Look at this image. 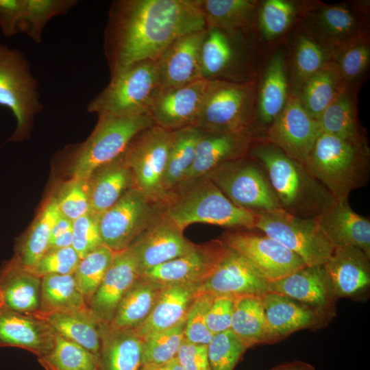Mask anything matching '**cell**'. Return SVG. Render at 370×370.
Returning a JSON list of instances; mask_svg holds the SVG:
<instances>
[{
    "instance_id": "6da1fadb",
    "label": "cell",
    "mask_w": 370,
    "mask_h": 370,
    "mask_svg": "<svg viewBox=\"0 0 370 370\" xmlns=\"http://www.w3.org/2000/svg\"><path fill=\"white\" fill-rule=\"evenodd\" d=\"M207 29L198 0H118L104 32L110 76L143 61H156L177 38Z\"/></svg>"
},
{
    "instance_id": "7a4b0ae2",
    "label": "cell",
    "mask_w": 370,
    "mask_h": 370,
    "mask_svg": "<svg viewBox=\"0 0 370 370\" xmlns=\"http://www.w3.org/2000/svg\"><path fill=\"white\" fill-rule=\"evenodd\" d=\"M248 156L264 171L282 210L300 218H315L336 201L306 166L276 146L262 140L251 145Z\"/></svg>"
},
{
    "instance_id": "3957f363",
    "label": "cell",
    "mask_w": 370,
    "mask_h": 370,
    "mask_svg": "<svg viewBox=\"0 0 370 370\" xmlns=\"http://www.w3.org/2000/svg\"><path fill=\"white\" fill-rule=\"evenodd\" d=\"M162 213L182 232L193 223L254 230L257 216L233 204L206 177L175 188L163 206Z\"/></svg>"
},
{
    "instance_id": "277c9868",
    "label": "cell",
    "mask_w": 370,
    "mask_h": 370,
    "mask_svg": "<svg viewBox=\"0 0 370 370\" xmlns=\"http://www.w3.org/2000/svg\"><path fill=\"white\" fill-rule=\"evenodd\" d=\"M304 165L336 201H347L350 193L369 179L367 138L349 139L321 132Z\"/></svg>"
},
{
    "instance_id": "5b68a950",
    "label": "cell",
    "mask_w": 370,
    "mask_h": 370,
    "mask_svg": "<svg viewBox=\"0 0 370 370\" xmlns=\"http://www.w3.org/2000/svg\"><path fill=\"white\" fill-rule=\"evenodd\" d=\"M256 31L228 32L207 28L201 48L202 78L247 82L258 79L265 58Z\"/></svg>"
},
{
    "instance_id": "8992f818",
    "label": "cell",
    "mask_w": 370,
    "mask_h": 370,
    "mask_svg": "<svg viewBox=\"0 0 370 370\" xmlns=\"http://www.w3.org/2000/svg\"><path fill=\"white\" fill-rule=\"evenodd\" d=\"M257 79L209 81L194 126L204 131L246 134L258 140L255 132Z\"/></svg>"
},
{
    "instance_id": "52a82bcc",
    "label": "cell",
    "mask_w": 370,
    "mask_h": 370,
    "mask_svg": "<svg viewBox=\"0 0 370 370\" xmlns=\"http://www.w3.org/2000/svg\"><path fill=\"white\" fill-rule=\"evenodd\" d=\"M98 116L93 132L74 153L73 178L88 180L97 169L119 158L138 134L154 125L149 113Z\"/></svg>"
},
{
    "instance_id": "ba28073f",
    "label": "cell",
    "mask_w": 370,
    "mask_h": 370,
    "mask_svg": "<svg viewBox=\"0 0 370 370\" xmlns=\"http://www.w3.org/2000/svg\"><path fill=\"white\" fill-rule=\"evenodd\" d=\"M160 89L156 62H139L111 75L108 84L89 101L87 110L114 116L146 114Z\"/></svg>"
},
{
    "instance_id": "9c48e42d",
    "label": "cell",
    "mask_w": 370,
    "mask_h": 370,
    "mask_svg": "<svg viewBox=\"0 0 370 370\" xmlns=\"http://www.w3.org/2000/svg\"><path fill=\"white\" fill-rule=\"evenodd\" d=\"M369 1L299 2L298 22L331 52L369 36Z\"/></svg>"
},
{
    "instance_id": "30bf717a",
    "label": "cell",
    "mask_w": 370,
    "mask_h": 370,
    "mask_svg": "<svg viewBox=\"0 0 370 370\" xmlns=\"http://www.w3.org/2000/svg\"><path fill=\"white\" fill-rule=\"evenodd\" d=\"M172 131L153 125L138 134L123 153L131 170L134 187L162 207L170 194L164 187Z\"/></svg>"
},
{
    "instance_id": "8fae6325",
    "label": "cell",
    "mask_w": 370,
    "mask_h": 370,
    "mask_svg": "<svg viewBox=\"0 0 370 370\" xmlns=\"http://www.w3.org/2000/svg\"><path fill=\"white\" fill-rule=\"evenodd\" d=\"M38 86L24 53L0 43V106L9 109L16 120L13 140L26 136L34 115L42 108Z\"/></svg>"
},
{
    "instance_id": "7c38bea8",
    "label": "cell",
    "mask_w": 370,
    "mask_h": 370,
    "mask_svg": "<svg viewBox=\"0 0 370 370\" xmlns=\"http://www.w3.org/2000/svg\"><path fill=\"white\" fill-rule=\"evenodd\" d=\"M205 177L240 208L256 214L282 210L262 167L248 156L225 162Z\"/></svg>"
},
{
    "instance_id": "4fadbf2b",
    "label": "cell",
    "mask_w": 370,
    "mask_h": 370,
    "mask_svg": "<svg viewBox=\"0 0 370 370\" xmlns=\"http://www.w3.org/2000/svg\"><path fill=\"white\" fill-rule=\"evenodd\" d=\"M254 230L275 240L306 266L324 264L334 247L315 218H300L284 210L257 214Z\"/></svg>"
},
{
    "instance_id": "5bb4252c",
    "label": "cell",
    "mask_w": 370,
    "mask_h": 370,
    "mask_svg": "<svg viewBox=\"0 0 370 370\" xmlns=\"http://www.w3.org/2000/svg\"><path fill=\"white\" fill-rule=\"evenodd\" d=\"M162 207L149 201L136 187L127 190L99 216L103 245L113 251L130 247L161 214Z\"/></svg>"
},
{
    "instance_id": "9a60e30c",
    "label": "cell",
    "mask_w": 370,
    "mask_h": 370,
    "mask_svg": "<svg viewBox=\"0 0 370 370\" xmlns=\"http://www.w3.org/2000/svg\"><path fill=\"white\" fill-rule=\"evenodd\" d=\"M221 240L243 256L267 282L280 279L306 266L293 252L260 232L228 230L222 234Z\"/></svg>"
},
{
    "instance_id": "2e32d148",
    "label": "cell",
    "mask_w": 370,
    "mask_h": 370,
    "mask_svg": "<svg viewBox=\"0 0 370 370\" xmlns=\"http://www.w3.org/2000/svg\"><path fill=\"white\" fill-rule=\"evenodd\" d=\"M321 132L318 120L307 113L297 95L289 92L283 110L266 130L262 140L304 164Z\"/></svg>"
},
{
    "instance_id": "e0dca14e",
    "label": "cell",
    "mask_w": 370,
    "mask_h": 370,
    "mask_svg": "<svg viewBox=\"0 0 370 370\" xmlns=\"http://www.w3.org/2000/svg\"><path fill=\"white\" fill-rule=\"evenodd\" d=\"M289 95L286 52L278 48L264 58L257 79L255 132L262 140L266 130L283 110Z\"/></svg>"
},
{
    "instance_id": "ac0fdd59",
    "label": "cell",
    "mask_w": 370,
    "mask_h": 370,
    "mask_svg": "<svg viewBox=\"0 0 370 370\" xmlns=\"http://www.w3.org/2000/svg\"><path fill=\"white\" fill-rule=\"evenodd\" d=\"M228 249L221 239L196 245L189 253L146 270L140 277L161 286L201 284Z\"/></svg>"
},
{
    "instance_id": "d6986e66",
    "label": "cell",
    "mask_w": 370,
    "mask_h": 370,
    "mask_svg": "<svg viewBox=\"0 0 370 370\" xmlns=\"http://www.w3.org/2000/svg\"><path fill=\"white\" fill-rule=\"evenodd\" d=\"M209 81L160 88L148 111L154 125L169 130L194 125Z\"/></svg>"
},
{
    "instance_id": "ffe728a7",
    "label": "cell",
    "mask_w": 370,
    "mask_h": 370,
    "mask_svg": "<svg viewBox=\"0 0 370 370\" xmlns=\"http://www.w3.org/2000/svg\"><path fill=\"white\" fill-rule=\"evenodd\" d=\"M267 286L268 282L243 256L229 248L200 284L199 292L237 298L261 295L268 291Z\"/></svg>"
},
{
    "instance_id": "44dd1931",
    "label": "cell",
    "mask_w": 370,
    "mask_h": 370,
    "mask_svg": "<svg viewBox=\"0 0 370 370\" xmlns=\"http://www.w3.org/2000/svg\"><path fill=\"white\" fill-rule=\"evenodd\" d=\"M137 255L130 246L115 251L88 307L97 319L110 323L121 300L140 278Z\"/></svg>"
},
{
    "instance_id": "7402d4cb",
    "label": "cell",
    "mask_w": 370,
    "mask_h": 370,
    "mask_svg": "<svg viewBox=\"0 0 370 370\" xmlns=\"http://www.w3.org/2000/svg\"><path fill=\"white\" fill-rule=\"evenodd\" d=\"M265 319L275 343L301 330H317L333 318L286 295L267 291L260 295Z\"/></svg>"
},
{
    "instance_id": "603a6c76",
    "label": "cell",
    "mask_w": 370,
    "mask_h": 370,
    "mask_svg": "<svg viewBox=\"0 0 370 370\" xmlns=\"http://www.w3.org/2000/svg\"><path fill=\"white\" fill-rule=\"evenodd\" d=\"M197 245L161 214L134 242L140 273L191 251Z\"/></svg>"
},
{
    "instance_id": "cb8c5ba5",
    "label": "cell",
    "mask_w": 370,
    "mask_h": 370,
    "mask_svg": "<svg viewBox=\"0 0 370 370\" xmlns=\"http://www.w3.org/2000/svg\"><path fill=\"white\" fill-rule=\"evenodd\" d=\"M207 29L175 40L155 61L160 88L177 87L203 79L201 48Z\"/></svg>"
},
{
    "instance_id": "d4e9b609",
    "label": "cell",
    "mask_w": 370,
    "mask_h": 370,
    "mask_svg": "<svg viewBox=\"0 0 370 370\" xmlns=\"http://www.w3.org/2000/svg\"><path fill=\"white\" fill-rule=\"evenodd\" d=\"M267 291L298 301L334 318V297L323 265L306 266L280 279L268 282Z\"/></svg>"
},
{
    "instance_id": "484cf974",
    "label": "cell",
    "mask_w": 370,
    "mask_h": 370,
    "mask_svg": "<svg viewBox=\"0 0 370 370\" xmlns=\"http://www.w3.org/2000/svg\"><path fill=\"white\" fill-rule=\"evenodd\" d=\"M255 140L246 134L203 130L193 163L180 184L205 177L225 162L247 156Z\"/></svg>"
},
{
    "instance_id": "4316f807",
    "label": "cell",
    "mask_w": 370,
    "mask_h": 370,
    "mask_svg": "<svg viewBox=\"0 0 370 370\" xmlns=\"http://www.w3.org/2000/svg\"><path fill=\"white\" fill-rule=\"evenodd\" d=\"M329 284L336 300L356 297L370 286V256L349 246L336 247L323 264Z\"/></svg>"
},
{
    "instance_id": "83f0119b",
    "label": "cell",
    "mask_w": 370,
    "mask_h": 370,
    "mask_svg": "<svg viewBox=\"0 0 370 370\" xmlns=\"http://www.w3.org/2000/svg\"><path fill=\"white\" fill-rule=\"evenodd\" d=\"M56 332L48 322L32 314L0 308V347H16L32 352L40 358L52 349Z\"/></svg>"
},
{
    "instance_id": "f1b7e54d",
    "label": "cell",
    "mask_w": 370,
    "mask_h": 370,
    "mask_svg": "<svg viewBox=\"0 0 370 370\" xmlns=\"http://www.w3.org/2000/svg\"><path fill=\"white\" fill-rule=\"evenodd\" d=\"M286 53L289 92L297 94L302 85L331 61L332 52L306 30L298 20Z\"/></svg>"
},
{
    "instance_id": "f546056e",
    "label": "cell",
    "mask_w": 370,
    "mask_h": 370,
    "mask_svg": "<svg viewBox=\"0 0 370 370\" xmlns=\"http://www.w3.org/2000/svg\"><path fill=\"white\" fill-rule=\"evenodd\" d=\"M317 219L334 248L354 247L370 256L369 219L354 211L348 200L336 201Z\"/></svg>"
},
{
    "instance_id": "4dcf8cb0",
    "label": "cell",
    "mask_w": 370,
    "mask_h": 370,
    "mask_svg": "<svg viewBox=\"0 0 370 370\" xmlns=\"http://www.w3.org/2000/svg\"><path fill=\"white\" fill-rule=\"evenodd\" d=\"M200 284L163 286L147 318L134 330L142 338L184 322Z\"/></svg>"
},
{
    "instance_id": "1f68e13d",
    "label": "cell",
    "mask_w": 370,
    "mask_h": 370,
    "mask_svg": "<svg viewBox=\"0 0 370 370\" xmlns=\"http://www.w3.org/2000/svg\"><path fill=\"white\" fill-rule=\"evenodd\" d=\"M98 370H139L143 339L134 330L116 329L100 321Z\"/></svg>"
},
{
    "instance_id": "d6a6232c",
    "label": "cell",
    "mask_w": 370,
    "mask_h": 370,
    "mask_svg": "<svg viewBox=\"0 0 370 370\" xmlns=\"http://www.w3.org/2000/svg\"><path fill=\"white\" fill-rule=\"evenodd\" d=\"M41 278L23 267L15 258L0 269V293L4 306L35 314L40 305Z\"/></svg>"
},
{
    "instance_id": "836d02e7",
    "label": "cell",
    "mask_w": 370,
    "mask_h": 370,
    "mask_svg": "<svg viewBox=\"0 0 370 370\" xmlns=\"http://www.w3.org/2000/svg\"><path fill=\"white\" fill-rule=\"evenodd\" d=\"M88 182L90 212L97 216L112 207L127 190L134 187L132 173L123 154L97 169Z\"/></svg>"
},
{
    "instance_id": "e575fe53",
    "label": "cell",
    "mask_w": 370,
    "mask_h": 370,
    "mask_svg": "<svg viewBox=\"0 0 370 370\" xmlns=\"http://www.w3.org/2000/svg\"><path fill=\"white\" fill-rule=\"evenodd\" d=\"M198 1L207 28L214 27L228 32H257V15L260 1Z\"/></svg>"
},
{
    "instance_id": "d590c367",
    "label": "cell",
    "mask_w": 370,
    "mask_h": 370,
    "mask_svg": "<svg viewBox=\"0 0 370 370\" xmlns=\"http://www.w3.org/2000/svg\"><path fill=\"white\" fill-rule=\"evenodd\" d=\"M35 314L46 320L56 334L99 356L100 321L90 308L71 312Z\"/></svg>"
},
{
    "instance_id": "8d00e7d4",
    "label": "cell",
    "mask_w": 370,
    "mask_h": 370,
    "mask_svg": "<svg viewBox=\"0 0 370 370\" xmlns=\"http://www.w3.org/2000/svg\"><path fill=\"white\" fill-rule=\"evenodd\" d=\"M162 288L140 277L121 300L108 325L123 330L138 328L150 314Z\"/></svg>"
},
{
    "instance_id": "74e56055",
    "label": "cell",
    "mask_w": 370,
    "mask_h": 370,
    "mask_svg": "<svg viewBox=\"0 0 370 370\" xmlns=\"http://www.w3.org/2000/svg\"><path fill=\"white\" fill-rule=\"evenodd\" d=\"M230 330L248 348L275 343L267 324L260 295L236 298Z\"/></svg>"
},
{
    "instance_id": "f35d334b",
    "label": "cell",
    "mask_w": 370,
    "mask_h": 370,
    "mask_svg": "<svg viewBox=\"0 0 370 370\" xmlns=\"http://www.w3.org/2000/svg\"><path fill=\"white\" fill-rule=\"evenodd\" d=\"M346 89L330 61L310 77L297 95L307 113L318 120L321 114Z\"/></svg>"
},
{
    "instance_id": "ab89813d",
    "label": "cell",
    "mask_w": 370,
    "mask_h": 370,
    "mask_svg": "<svg viewBox=\"0 0 370 370\" xmlns=\"http://www.w3.org/2000/svg\"><path fill=\"white\" fill-rule=\"evenodd\" d=\"M202 132V130L194 125L172 131L163 181L164 189L170 195L182 183L191 167Z\"/></svg>"
},
{
    "instance_id": "60d3db41",
    "label": "cell",
    "mask_w": 370,
    "mask_h": 370,
    "mask_svg": "<svg viewBox=\"0 0 370 370\" xmlns=\"http://www.w3.org/2000/svg\"><path fill=\"white\" fill-rule=\"evenodd\" d=\"M88 308L73 274L41 278L40 305L36 314L71 312Z\"/></svg>"
},
{
    "instance_id": "b9f144b4",
    "label": "cell",
    "mask_w": 370,
    "mask_h": 370,
    "mask_svg": "<svg viewBox=\"0 0 370 370\" xmlns=\"http://www.w3.org/2000/svg\"><path fill=\"white\" fill-rule=\"evenodd\" d=\"M331 62L346 89L358 92L369 69V36L355 40L332 51Z\"/></svg>"
},
{
    "instance_id": "7bdbcfd3",
    "label": "cell",
    "mask_w": 370,
    "mask_h": 370,
    "mask_svg": "<svg viewBox=\"0 0 370 370\" xmlns=\"http://www.w3.org/2000/svg\"><path fill=\"white\" fill-rule=\"evenodd\" d=\"M357 92L345 90L318 119L323 133L349 139L367 138L357 116Z\"/></svg>"
},
{
    "instance_id": "ee69618b",
    "label": "cell",
    "mask_w": 370,
    "mask_h": 370,
    "mask_svg": "<svg viewBox=\"0 0 370 370\" xmlns=\"http://www.w3.org/2000/svg\"><path fill=\"white\" fill-rule=\"evenodd\" d=\"M60 215L56 198L52 197L20 245L14 257L23 267L32 268L49 249L51 230Z\"/></svg>"
},
{
    "instance_id": "f6af8a7d",
    "label": "cell",
    "mask_w": 370,
    "mask_h": 370,
    "mask_svg": "<svg viewBox=\"0 0 370 370\" xmlns=\"http://www.w3.org/2000/svg\"><path fill=\"white\" fill-rule=\"evenodd\" d=\"M299 3L287 0L261 1L257 15V32L264 42L278 40L292 29L299 16Z\"/></svg>"
},
{
    "instance_id": "bcb514c9",
    "label": "cell",
    "mask_w": 370,
    "mask_h": 370,
    "mask_svg": "<svg viewBox=\"0 0 370 370\" xmlns=\"http://www.w3.org/2000/svg\"><path fill=\"white\" fill-rule=\"evenodd\" d=\"M47 370H98V356L56 333L51 351L39 358Z\"/></svg>"
},
{
    "instance_id": "7dc6e473",
    "label": "cell",
    "mask_w": 370,
    "mask_h": 370,
    "mask_svg": "<svg viewBox=\"0 0 370 370\" xmlns=\"http://www.w3.org/2000/svg\"><path fill=\"white\" fill-rule=\"evenodd\" d=\"M78 3L76 0H25L18 33L22 32L39 43L47 23L53 17L66 14Z\"/></svg>"
},
{
    "instance_id": "c3c4849f",
    "label": "cell",
    "mask_w": 370,
    "mask_h": 370,
    "mask_svg": "<svg viewBox=\"0 0 370 370\" xmlns=\"http://www.w3.org/2000/svg\"><path fill=\"white\" fill-rule=\"evenodd\" d=\"M114 253L102 245L79 260L73 275L88 306L105 275Z\"/></svg>"
},
{
    "instance_id": "681fc988",
    "label": "cell",
    "mask_w": 370,
    "mask_h": 370,
    "mask_svg": "<svg viewBox=\"0 0 370 370\" xmlns=\"http://www.w3.org/2000/svg\"><path fill=\"white\" fill-rule=\"evenodd\" d=\"M184 325L185 321L144 338L142 365L163 364L174 359L184 338Z\"/></svg>"
},
{
    "instance_id": "f907efd6",
    "label": "cell",
    "mask_w": 370,
    "mask_h": 370,
    "mask_svg": "<svg viewBox=\"0 0 370 370\" xmlns=\"http://www.w3.org/2000/svg\"><path fill=\"white\" fill-rule=\"evenodd\" d=\"M247 349L231 330L214 334L208 344L210 370H233Z\"/></svg>"
},
{
    "instance_id": "816d5d0a",
    "label": "cell",
    "mask_w": 370,
    "mask_h": 370,
    "mask_svg": "<svg viewBox=\"0 0 370 370\" xmlns=\"http://www.w3.org/2000/svg\"><path fill=\"white\" fill-rule=\"evenodd\" d=\"M55 198L60 212L73 221L90 212L88 180L72 177Z\"/></svg>"
},
{
    "instance_id": "f5cc1de1",
    "label": "cell",
    "mask_w": 370,
    "mask_h": 370,
    "mask_svg": "<svg viewBox=\"0 0 370 370\" xmlns=\"http://www.w3.org/2000/svg\"><path fill=\"white\" fill-rule=\"evenodd\" d=\"M215 295L199 292L195 297L185 319L184 338L194 343L207 345L213 334L206 325V316Z\"/></svg>"
},
{
    "instance_id": "db71d44e",
    "label": "cell",
    "mask_w": 370,
    "mask_h": 370,
    "mask_svg": "<svg viewBox=\"0 0 370 370\" xmlns=\"http://www.w3.org/2000/svg\"><path fill=\"white\" fill-rule=\"evenodd\" d=\"M79 260L72 247L49 249L35 265L27 270L40 278L49 275H71L73 274Z\"/></svg>"
},
{
    "instance_id": "11a10c76",
    "label": "cell",
    "mask_w": 370,
    "mask_h": 370,
    "mask_svg": "<svg viewBox=\"0 0 370 370\" xmlns=\"http://www.w3.org/2000/svg\"><path fill=\"white\" fill-rule=\"evenodd\" d=\"M102 245L99 216L89 212L73 221L71 247L80 259Z\"/></svg>"
},
{
    "instance_id": "9f6ffc18",
    "label": "cell",
    "mask_w": 370,
    "mask_h": 370,
    "mask_svg": "<svg viewBox=\"0 0 370 370\" xmlns=\"http://www.w3.org/2000/svg\"><path fill=\"white\" fill-rule=\"evenodd\" d=\"M236 298L215 296L206 316V325L214 335L230 330Z\"/></svg>"
},
{
    "instance_id": "6f0895ef",
    "label": "cell",
    "mask_w": 370,
    "mask_h": 370,
    "mask_svg": "<svg viewBox=\"0 0 370 370\" xmlns=\"http://www.w3.org/2000/svg\"><path fill=\"white\" fill-rule=\"evenodd\" d=\"M184 370H210L208 345L184 338L175 357Z\"/></svg>"
},
{
    "instance_id": "680465c9",
    "label": "cell",
    "mask_w": 370,
    "mask_h": 370,
    "mask_svg": "<svg viewBox=\"0 0 370 370\" xmlns=\"http://www.w3.org/2000/svg\"><path fill=\"white\" fill-rule=\"evenodd\" d=\"M25 0H0V29L5 37L18 33Z\"/></svg>"
},
{
    "instance_id": "91938a15",
    "label": "cell",
    "mask_w": 370,
    "mask_h": 370,
    "mask_svg": "<svg viewBox=\"0 0 370 370\" xmlns=\"http://www.w3.org/2000/svg\"><path fill=\"white\" fill-rule=\"evenodd\" d=\"M72 226L73 221L60 213L52 227L50 241L60 234L72 230Z\"/></svg>"
},
{
    "instance_id": "94428289",
    "label": "cell",
    "mask_w": 370,
    "mask_h": 370,
    "mask_svg": "<svg viewBox=\"0 0 370 370\" xmlns=\"http://www.w3.org/2000/svg\"><path fill=\"white\" fill-rule=\"evenodd\" d=\"M72 246V230L60 234L49 242V249L66 248Z\"/></svg>"
},
{
    "instance_id": "6125c7cd",
    "label": "cell",
    "mask_w": 370,
    "mask_h": 370,
    "mask_svg": "<svg viewBox=\"0 0 370 370\" xmlns=\"http://www.w3.org/2000/svg\"><path fill=\"white\" fill-rule=\"evenodd\" d=\"M267 370H315L310 364L301 360H294L281 364Z\"/></svg>"
},
{
    "instance_id": "be15d7a7",
    "label": "cell",
    "mask_w": 370,
    "mask_h": 370,
    "mask_svg": "<svg viewBox=\"0 0 370 370\" xmlns=\"http://www.w3.org/2000/svg\"><path fill=\"white\" fill-rule=\"evenodd\" d=\"M139 370H184L176 358L159 365H142Z\"/></svg>"
},
{
    "instance_id": "e7e4bbea",
    "label": "cell",
    "mask_w": 370,
    "mask_h": 370,
    "mask_svg": "<svg viewBox=\"0 0 370 370\" xmlns=\"http://www.w3.org/2000/svg\"><path fill=\"white\" fill-rule=\"evenodd\" d=\"M3 306H4V303H3V301L1 294L0 293V308H1Z\"/></svg>"
}]
</instances>
